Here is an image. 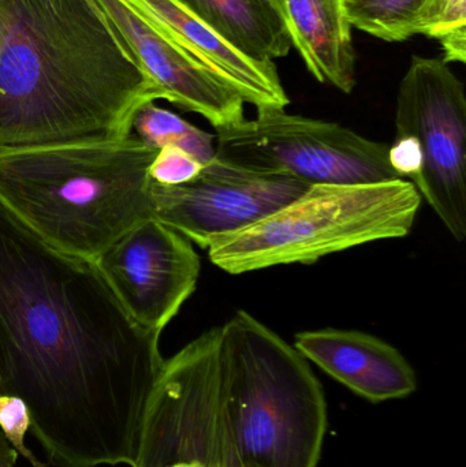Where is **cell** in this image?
I'll return each instance as SVG.
<instances>
[{
	"mask_svg": "<svg viewBox=\"0 0 466 467\" xmlns=\"http://www.w3.org/2000/svg\"><path fill=\"white\" fill-rule=\"evenodd\" d=\"M295 348L369 402L404 400L418 389L412 365L390 343L361 331L325 328L295 335Z\"/></svg>",
	"mask_w": 466,
	"mask_h": 467,
	"instance_id": "12",
	"label": "cell"
},
{
	"mask_svg": "<svg viewBox=\"0 0 466 467\" xmlns=\"http://www.w3.org/2000/svg\"><path fill=\"white\" fill-rule=\"evenodd\" d=\"M0 430L14 450L33 467H47L25 444L30 430V417L24 400L10 395H0Z\"/></svg>",
	"mask_w": 466,
	"mask_h": 467,
	"instance_id": "18",
	"label": "cell"
},
{
	"mask_svg": "<svg viewBox=\"0 0 466 467\" xmlns=\"http://www.w3.org/2000/svg\"><path fill=\"white\" fill-rule=\"evenodd\" d=\"M292 47L309 73L344 93L356 87V55L352 26L341 0H274Z\"/></svg>",
	"mask_w": 466,
	"mask_h": 467,
	"instance_id": "13",
	"label": "cell"
},
{
	"mask_svg": "<svg viewBox=\"0 0 466 467\" xmlns=\"http://www.w3.org/2000/svg\"><path fill=\"white\" fill-rule=\"evenodd\" d=\"M350 26L388 43L420 35L427 0H341Z\"/></svg>",
	"mask_w": 466,
	"mask_h": 467,
	"instance_id": "16",
	"label": "cell"
},
{
	"mask_svg": "<svg viewBox=\"0 0 466 467\" xmlns=\"http://www.w3.org/2000/svg\"><path fill=\"white\" fill-rule=\"evenodd\" d=\"M421 202L409 180L309 186L259 223L211 244L208 255L213 265L232 275L289 264L309 265L342 250L404 238L413 229Z\"/></svg>",
	"mask_w": 466,
	"mask_h": 467,
	"instance_id": "5",
	"label": "cell"
},
{
	"mask_svg": "<svg viewBox=\"0 0 466 467\" xmlns=\"http://www.w3.org/2000/svg\"><path fill=\"white\" fill-rule=\"evenodd\" d=\"M18 452L11 447L0 431V467H16Z\"/></svg>",
	"mask_w": 466,
	"mask_h": 467,
	"instance_id": "20",
	"label": "cell"
},
{
	"mask_svg": "<svg viewBox=\"0 0 466 467\" xmlns=\"http://www.w3.org/2000/svg\"><path fill=\"white\" fill-rule=\"evenodd\" d=\"M420 35L440 41L443 62H466V0H427Z\"/></svg>",
	"mask_w": 466,
	"mask_h": 467,
	"instance_id": "17",
	"label": "cell"
},
{
	"mask_svg": "<svg viewBox=\"0 0 466 467\" xmlns=\"http://www.w3.org/2000/svg\"><path fill=\"white\" fill-rule=\"evenodd\" d=\"M227 43L257 62H274L292 49L274 0H180Z\"/></svg>",
	"mask_w": 466,
	"mask_h": 467,
	"instance_id": "14",
	"label": "cell"
},
{
	"mask_svg": "<svg viewBox=\"0 0 466 467\" xmlns=\"http://www.w3.org/2000/svg\"><path fill=\"white\" fill-rule=\"evenodd\" d=\"M193 242L152 218L109 244L93 263L139 326L161 334L196 290Z\"/></svg>",
	"mask_w": 466,
	"mask_h": 467,
	"instance_id": "9",
	"label": "cell"
},
{
	"mask_svg": "<svg viewBox=\"0 0 466 467\" xmlns=\"http://www.w3.org/2000/svg\"><path fill=\"white\" fill-rule=\"evenodd\" d=\"M202 169V164L185 150L177 147H163L159 150L150 166V177L161 185H180L193 180Z\"/></svg>",
	"mask_w": 466,
	"mask_h": 467,
	"instance_id": "19",
	"label": "cell"
},
{
	"mask_svg": "<svg viewBox=\"0 0 466 467\" xmlns=\"http://www.w3.org/2000/svg\"><path fill=\"white\" fill-rule=\"evenodd\" d=\"M223 405L243 467H317L327 430L308 361L245 310L221 327Z\"/></svg>",
	"mask_w": 466,
	"mask_h": 467,
	"instance_id": "4",
	"label": "cell"
},
{
	"mask_svg": "<svg viewBox=\"0 0 466 467\" xmlns=\"http://www.w3.org/2000/svg\"><path fill=\"white\" fill-rule=\"evenodd\" d=\"M158 148L129 136L0 152V205L59 252L95 261L153 218Z\"/></svg>",
	"mask_w": 466,
	"mask_h": 467,
	"instance_id": "3",
	"label": "cell"
},
{
	"mask_svg": "<svg viewBox=\"0 0 466 467\" xmlns=\"http://www.w3.org/2000/svg\"><path fill=\"white\" fill-rule=\"evenodd\" d=\"M308 188L290 175L215 158L188 182L152 181L150 199L153 218L208 250L286 207Z\"/></svg>",
	"mask_w": 466,
	"mask_h": 467,
	"instance_id": "8",
	"label": "cell"
},
{
	"mask_svg": "<svg viewBox=\"0 0 466 467\" xmlns=\"http://www.w3.org/2000/svg\"><path fill=\"white\" fill-rule=\"evenodd\" d=\"M158 99L98 0H0V152L126 139Z\"/></svg>",
	"mask_w": 466,
	"mask_h": 467,
	"instance_id": "2",
	"label": "cell"
},
{
	"mask_svg": "<svg viewBox=\"0 0 466 467\" xmlns=\"http://www.w3.org/2000/svg\"><path fill=\"white\" fill-rule=\"evenodd\" d=\"M397 137L415 140L420 170L410 182L456 241L466 236L464 82L443 59L413 57L399 84Z\"/></svg>",
	"mask_w": 466,
	"mask_h": 467,
	"instance_id": "7",
	"label": "cell"
},
{
	"mask_svg": "<svg viewBox=\"0 0 466 467\" xmlns=\"http://www.w3.org/2000/svg\"><path fill=\"white\" fill-rule=\"evenodd\" d=\"M254 119L215 130L216 158L290 175L306 185H371L404 180L388 159L390 145L338 123L262 107Z\"/></svg>",
	"mask_w": 466,
	"mask_h": 467,
	"instance_id": "6",
	"label": "cell"
},
{
	"mask_svg": "<svg viewBox=\"0 0 466 467\" xmlns=\"http://www.w3.org/2000/svg\"><path fill=\"white\" fill-rule=\"evenodd\" d=\"M164 35L256 109L290 104L274 62H257L227 43L180 0H126Z\"/></svg>",
	"mask_w": 466,
	"mask_h": 467,
	"instance_id": "11",
	"label": "cell"
},
{
	"mask_svg": "<svg viewBox=\"0 0 466 467\" xmlns=\"http://www.w3.org/2000/svg\"><path fill=\"white\" fill-rule=\"evenodd\" d=\"M119 30L161 98L204 117L215 130L246 119L240 93L213 76L126 0H98Z\"/></svg>",
	"mask_w": 466,
	"mask_h": 467,
	"instance_id": "10",
	"label": "cell"
},
{
	"mask_svg": "<svg viewBox=\"0 0 466 467\" xmlns=\"http://www.w3.org/2000/svg\"><path fill=\"white\" fill-rule=\"evenodd\" d=\"M161 334L98 265L41 241L0 205V395L24 400L54 467H136Z\"/></svg>",
	"mask_w": 466,
	"mask_h": 467,
	"instance_id": "1",
	"label": "cell"
},
{
	"mask_svg": "<svg viewBox=\"0 0 466 467\" xmlns=\"http://www.w3.org/2000/svg\"><path fill=\"white\" fill-rule=\"evenodd\" d=\"M130 136L150 147H177L205 166L216 158L215 134L207 133L155 101L142 104L131 120Z\"/></svg>",
	"mask_w": 466,
	"mask_h": 467,
	"instance_id": "15",
	"label": "cell"
}]
</instances>
